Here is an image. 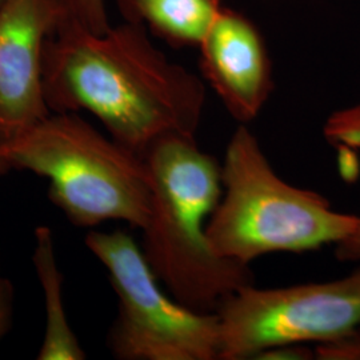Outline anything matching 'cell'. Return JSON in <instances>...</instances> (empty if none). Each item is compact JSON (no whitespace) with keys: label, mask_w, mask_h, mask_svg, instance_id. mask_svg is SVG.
<instances>
[{"label":"cell","mask_w":360,"mask_h":360,"mask_svg":"<svg viewBox=\"0 0 360 360\" xmlns=\"http://www.w3.org/2000/svg\"><path fill=\"white\" fill-rule=\"evenodd\" d=\"M199 50L203 77L227 111L242 124L252 122L274 90L270 55L257 27L223 7Z\"/></svg>","instance_id":"8"},{"label":"cell","mask_w":360,"mask_h":360,"mask_svg":"<svg viewBox=\"0 0 360 360\" xmlns=\"http://www.w3.org/2000/svg\"><path fill=\"white\" fill-rule=\"evenodd\" d=\"M55 27L50 0L0 3V144L51 114L44 98L41 60Z\"/></svg>","instance_id":"7"},{"label":"cell","mask_w":360,"mask_h":360,"mask_svg":"<svg viewBox=\"0 0 360 360\" xmlns=\"http://www.w3.org/2000/svg\"><path fill=\"white\" fill-rule=\"evenodd\" d=\"M151 187L143 254L159 282L181 304L217 312L221 302L254 284L250 264L218 255L207 223L221 196V166L195 135L168 134L142 156Z\"/></svg>","instance_id":"2"},{"label":"cell","mask_w":360,"mask_h":360,"mask_svg":"<svg viewBox=\"0 0 360 360\" xmlns=\"http://www.w3.org/2000/svg\"><path fill=\"white\" fill-rule=\"evenodd\" d=\"M220 360L254 359L285 345L326 343L360 326V269L348 276L279 288L247 285L217 309Z\"/></svg>","instance_id":"6"},{"label":"cell","mask_w":360,"mask_h":360,"mask_svg":"<svg viewBox=\"0 0 360 360\" xmlns=\"http://www.w3.org/2000/svg\"><path fill=\"white\" fill-rule=\"evenodd\" d=\"M124 22L143 26L174 49L199 47L221 0H116Z\"/></svg>","instance_id":"9"},{"label":"cell","mask_w":360,"mask_h":360,"mask_svg":"<svg viewBox=\"0 0 360 360\" xmlns=\"http://www.w3.org/2000/svg\"><path fill=\"white\" fill-rule=\"evenodd\" d=\"M335 257L339 262L360 260V217H358L352 231L335 245Z\"/></svg>","instance_id":"16"},{"label":"cell","mask_w":360,"mask_h":360,"mask_svg":"<svg viewBox=\"0 0 360 360\" xmlns=\"http://www.w3.org/2000/svg\"><path fill=\"white\" fill-rule=\"evenodd\" d=\"M84 242L105 267L117 296V315L107 336L114 358L219 359L218 314L188 309L166 294L129 233L90 231Z\"/></svg>","instance_id":"5"},{"label":"cell","mask_w":360,"mask_h":360,"mask_svg":"<svg viewBox=\"0 0 360 360\" xmlns=\"http://www.w3.org/2000/svg\"><path fill=\"white\" fill-rule=\"evenodd\" d=\"M324 135L333 144L359 148L360 104L330 116L324 127Z\"/></svg>","instance_id":"12"},{"label":"cell","mask_w":360,"mask_h":360,"mask_svg":"<svg viewBox=\"0 0 360 360\" xmlns=\"http://www.w3.org/2000/svg\"><path fill=\"white\" fill-rule=\"evenodd\" d=\"M41 77L51 112H90L141 158L168 134L196 135L206 103L203 82L127 22L102 34L55 31L44 43Z\"/></svg>","instance_id":"1"},{"label":"cell","mask_w":360,"mask_h":360,"mask_svg":"<svg viewBox=\"0 0 360 360\" xmlns=\"http://www.w3.org/2000/svg\"><path fill=\"white\" fill-rule=\"evenodd\" d=\"M315 358L322 360H360L359 328L336 340L319 343Z\"/></svg>","instance_id":"13"},{"label":"cell","mask_w":360,"mask_h":360,"mask_svg":"<svg viewBox=\"0 0 360 360\" xmlns=\"http://www.w3.org/2000/svg\"><path fill=\"white\" fill-rule=\"evenodd\" d=\"M10 169L50 180L49 199L77 227L122 220L143 230L151 187L142 158L107 138L77 112H51L0 144Z\"/></svg>","instance_id":"4"},{"label":"cell","mask_w":360,"mask_h":360,"mask_svg":"<svg viewBox=\"0 0 360 360\" xmlns=\"http://www.w3.org/2000/svg\"><path fill=\"white\" fill-rule=\"evenodd\" d=\"M312 358H315V351H311L304 345H285L264 349L254 359L309 360Z\"/></svg>","instance_id":"14"},{"label":"cell","mask_w":360,"mask_h":360,"mask_svg":"<svg viewBox=\"0 0 360 360\" xmlns=\"http://www.w3.org/2000/svg\"><path fill=\"white\" fill-rule=\"evenodd\" d=\"M13 285L10 279L0 276V340L8 333L13 322Z\"/></svg>","instance_id":"15"},{"label":"cell","mask_w":360,"mask_h":360,"mask_svg":"<svg viewBox=\"0 0 360 360\" xmlns=\"http://www.w3.org/2000/svg\"><path fill=\"white\" fill-rule=\"evenodd\" d=\"M56 16L55 31L82 28L102 34L110 28L105 0H50ZM53 31V32H55Z\"/></svg>","instance_id":"11"},{"label":"cell","mask_w":360,"mask_h":360,"mask_svg":"<svg viewBox=\"0 0 360 360\" xmlns=\"http://www.w3.org/2000/svg\"><path fill=\"white\" fill-rule=\"evenodd\" d=\"M224 193L207 223L212 250L250 264L272 252H306L336 245L358 217L334 211L321 193L284 181L257 136L240 124L221 165Z\"/></svg>","instance_id":"3"},{"label":"cell","mask_w":360,"mask_h":360,"mask_svg":"<svg viewBox=\"0 0 360 360\" xmlns=\"http://www.w3.org/2000/svg\"><path fill=\"white\" fill-rule=\"evenodd\" d=\"M35 251L32 262L43 288L46 303V334L39 349V360H83L87 358L65 315L63 276L59 271L53 235L47 226L35 230Z\"/></svg>","instance_id":"10"},{"label":"cell","mask_w":360,"mask_h":360,"mask_svg":"<svg viewBox=\"0 0 360 360\" xmlns=\"http://www.w3.org/2000/svg\"><path fill=\"white\" fill-rule=\"evenodd\" d=\"M1 1H3V0H0V3H1Z\"/></svg>","instance_id":"18"},{"label":"cell","mask_w":360,"mask_h":360,"mask_svg":"<svg viewBox=\"0 0 360 360\" xmlns=\"http://www.w3.org/2000/svg\"><path fill=\"white\" fill-rule=\"evenodd\" d=\"M10 171V168L8 166L6 165V162L1 159V156H0V175H4V174H7Z\"/></svg>","instance_id":"17"}]
</instances>
